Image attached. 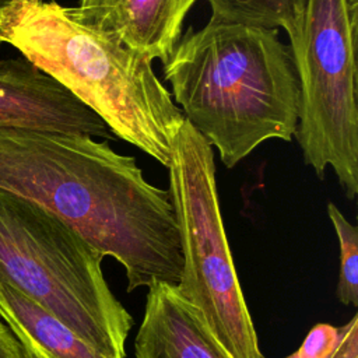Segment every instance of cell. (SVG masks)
I'll use <instances>...</instances> for the list:
<instances>
[{"instance_id":"obj_1","label":"cell","mask_w":358,"mask_h":358,"mask_svg":"<svg viewBox=\"0 0 358 358\" xmlns=\"http://www.w3.org/2000/svg\"><path fill=\"white\" fill-rule=\"evenodd\" d=\"M0 189L46 208L126 271L127 291L178 285L180 234L169 190L108 141L0 127Z\"/></svg>"},{"instance_id":"obj_2","label":"cell","mask_w":358,"mask_h":358,"mask_svg":"<svg viewBox=\"0 0 358 358\" xmlns=\"http://www.w3.org/2000/svg\"><path fill=\"white\" fill-rule=\"evenodd\" d=\"M164 76L185 119L227 168L267 140L295 136L299 81L275 28L210 20L180 36Z\"/></svg>"},{"instance_id":"obj_3","label":"cell","mask_w":358,"mask_h":358,"mask_svg":"<svg viewBox=\"0 0 358 358\" xmlns=\"http://www.w3.org/2000/svg\"><path fill=\"white\" fill-rule=\"evenodd\" d=\"M0 35L99 116L112 134L169 166L185 116L151 59L76 22L53 0H11L0 15Z\"/></svg>"},{"instance_id":"obj_4","label":"cell","mask_w":358,"mask_h":358,"mask_svg":"<svg viewBox=\"0 0 358 358\" xmlns=\"http://www.w3.org/2000/svg\"><path fill=\"white\" fill-rule=\"evenodd\" d=\"M103 256L39 204L0 189V281L106 358H126L133 319L109 289Z\"/></svg>"},{"instance_id":"obj_5","label":"cell","mask_w":358,"mask_h":358,"mask_svg":"<svg viewBox=\"0 0 358 358\" xmlns=\"http://www.w3.org/2000/svg\"><path fill=\"white\" fill-rule=\"evenodd\" d=\"M168 171L183 253L178 294L199 310L232 358H264L225 235L214 151L186 119L175 137Z\"/></svg>"},{"instance_id":"obj_6","label":"cell","mask_w":358,"mask_h":358,"mask_svg":"<svg viewBox=\"0 0 358 358\" xmlns=\"http://www.w3.org/2000/svg\"><path fill=\"white\" fill-rule=\"evenodd\" d=\"M358 0H308L289 38L299 81L295 137L319 178L330 166L348 199L358 193L355 39Z\"/></svg>"},{"instance_id":"obj_7","label":"cell","mask_w":358,"mask_h":358,"mask_svg":"<svg viewBox=\"0 0 358 358\" xmlns=\"http://www.w3.org/2000/svg\"><path fill=\"white\" fill-rule=\"evenodd\" d=\"M0 127L113 136L99 116L27 59L0 60Z\"/></svg>"},{"instance_id":"obj_8","label":"cell","mask_w":358,"mask_h":358,"mask_svg":"<svg viewBox=\"0 0 358 358\" xmlns=\"http://www.w3.org/2000/svg\"><path fill=\"white\" fill-rule=\"evenodd\" d=\"M196 0H80L66 7L78 24L162 64L182 36Z\"/></svg>"},{"instance_id":"obj_9","label":"cell","mask_w":358,"mask_h":358,"mask_svg":"<svg viewBox=\"0 0 358 358\" xmlns=\"http://www.w3.org/2000/svg\"><path fill=\"white\" fill-rule=\"evenodd\" d=\"M134 354L136 358H232L199 310L166 282L148 287Z\"/></svg>"},{"instance_id":"obj_10","label":"cell","mask_w":358,"mask_h":358,"mask_svg":"<svg viewBox=\"0 0 358 358\" xmlns=\"http://www.w3.org/2000/svg\"><path fill=\"white\" fill-rule=\"evenodd\" d=\"M0 319L24 358H106L36 302L0 281Z\"/></svg>"},{"instance_id":"obj_11","label":"cell","mask_w":358,"mask_h":358,"mask_svg":"<svg viewBox=\"0 0 358 358\" xmlns=\"http://www.w3.org/2000/svg\"><path fill=\"white\" fill-rule=\"evenodd\" d=\"M210 20L282 28L291 38L303 17L308 0H207Z\"/></svg>"},{"instance_id":"obj_12","label":"cell","mask_w":358,"mask_h":358,"mask_svg":"<svg viewBox=\"0 0 358 358\" xmlns=\"http://www.w3.org/2000/svg\"><path fill=\"white\" fill-rule=\"evenodd\" d=\"M327 214L340 243L337 296L343 305L358 306V229L333 203L327 204Z\"/></svg>"},{"instance_id":"obj_13","label":"cell","mask_w":358,"mask_h":358,"mask_svg":"<svg viewBox=\"0 0 358 358\" xmlns=\"http://www.w3.org/2000/svg\"><path fill=\"white\" fill-rule=\"evenodd\" d=\"M340 338V327L329 323H319L309 330L298 354L302 358H329Z\"/></svg>"},{"instance_id":"obj_14","label":"cell","mask_w":358,"mask_h":358,"mask_svg":"<svg viewBox=\"0 0 358 358\" xmlns=\"http://www.w3.org/2000/svg\"><path fill=\"white\" fill-rule=\"evenodd\" d=\"M329 358H358V316L340 327L338 343Z\"/></svg>"},{"instance_id":"obj_15","label":"cell","mask_w":358,"mask_h":358,"mask_svg":"<svg viewBox=\"0 0 358 358\" xmlns=\"http://www.w3.org/2000/svg\"><path fill=\"white\" fill-rule=\"evenodd\" d=\"M0 358H24L18 341L0 319Z\"/></svg>"},{"instance_id":"obj_16","label":"cell","mask_w":358,"mask_h":358,"mask_svg":"<svg viewBox=\"0 0 358 358\" xmlns=\"http://www.w3.org/2000/svg\"><path fill=\"white\" fill-rule=\"evenodd\" d=\"M10 1H11V0H0V15H1L3 8H4ZM1 43H3V38H1V35H0V46H1Z\"/></svg>"},{"instance_id":"obj_17","label":"cell","mask_w":358,"mask_h":358,"mask_svg":"<svg viewBox=\"0 0 358 358\" xmlns=\"http://www.w3.org/2000/svg\"><path fill=\"white\" fill-rule=\"evenodd\" d=\"M285 358H302V357L298 354V351H295L294 354H291V355H288V357H285Z\"/></svg>"}]
</instances>
